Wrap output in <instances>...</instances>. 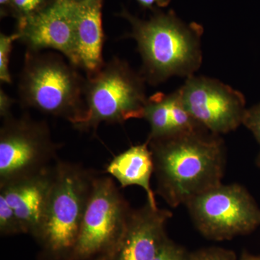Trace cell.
<instances>
[{
	"mask_svg": "<svg viewBox=\"0 0 260 260\" xmlns=\"http://www.w3.org/2000/svg\"><path fill=\"white\" fill-rule=\"evenodd\" d=\"M16 32L27 51H59L77 68L73 0H56L39 14L17 23Z\"/></svg>",
	"mask_w": 260,
	"mask_h": 260,
	"instance_id": "30bf717a",
	"label": "cell"
},
{
	"mask_svg": "<svg viewBox=\"0 0 260 260\" xmlns=\"http://www.w3.org/2000/svg\"><path fill=\"white\" fill-rule=\"evenodd\" d=\"M256 164H257L258 167L260 168V153L259 155L257 156V158H256Z\"/></svg>",
	"mask_w": 260,
	"mask_h": 260,
	"instance_id": "484cf974",
	"label": "cell"
},
{
	"mask_svg": "<svg viewBox=\"0 0 260 260\" xmlns=\"http://www.w3.org/2000/svg\"><path fill=\"white\" fill-rule=\"evenodd\" d=\"M239 260H256V256L251 255L246 251H244Z\"/></svg>",
	"mask_w": 260,
	"mask_h": 260,
	"instance_id": "d4e9b609",
	"label": "cell"
},
{
	"mask_svg": "<svg viewBox=\"0 0 260 260\" xmlns=\"http://www.w3.org/2000/svg\"><path fill=\"white\" fill-rule=\"evenodd\" d=\"M19 35L16 32L12 35L0 34V80L1 83L11 84L12 78L10 72V59L13 42L18 41Z\"/></svg>",
	"mask_w": 260,
	"mask_h": 260,
	"instance_id": "ac0fdd59",
	"label": "cell"
},
{
	"mask_svg": "<svg viewBox=\"0 0 260 260\" xmlns=\"http://www.w3.org/2000/svg\"><path fill=\"white\" fill-rule=\"evenodd\" d=\"M51 167L0 186V193L16 214L24 234L37 239L54 181Z\"/></svg>",
	"mask_w": 260,
	"mask_h": 260,
	"instance_id": "7c38bea8",
	"label": "cell"
},
{
	"mask_svg": "<svg viewBox=\"0 0 260 260\" xmlns=\"http://www.w3.org/2000/svg\"><path fill=\"white\" fill-rule=\"evenodd\" d=\"M14 102V99H11L8 94L5 93L4 90L1 89L0 90V116L3 118V119L13 115L11 114V107Z\"/></svg>",
	"mask_w": 260,
	"mask_h": 260,
	"instance_id": "7402d4cb",
	"label": "cell"
},
{
	"mask_svg": "<svg viewBox=\"0 0 260 260\" xmlns=\"http://www.w3.org/2000/svg\"><path fill=\"white\" fill-rule=\"evenodd\" d=\"M96 260H106V259H96Z\"/></svg>",
	"mask_w": 260,
	"mask_h": 260,
	"instance_id": "83f0119b",
	"label": "cell"
},
{
	"mask_svg": "<svg viewBox=\"0 0 260 260\" xmlns=\"http://www.w3.org/2000/svg\"><path fill=\"white\" fill-rule=\"evenodd\" d=\"M171 103L172 93H157L148 98L143 116L150 127L147 140L170 134Z\"/></svg>",
	"mask_w": 260,
	"mask_h": 260,
	"instance_id": "9a60e30c",
	"label": "cell"
},
{
	"mask_svg": "<svg viewBox=\"0 0 260 260\" xmlns=\"http://www.w3.org/2000/svg\"><path fill=\"white\" fill-rule=\"evenodd\" d=\"M143 8L150 10H155V6L158 8L167 7L171 0H136Z\"/></svg>",
	"mask_w": 260,
	"mask_h": 260,
	"instance_id": "603a6c76",
	"label": "cell"
},
{
	"mask_svg": "<svg viewBox=\"0 0 260 260\" xmlns=\"http://www.w3.org/2000/svg\"><path fill=\"white\" fill-rule=\"evenodd\" d=\"M12 0H0L1 16L5 17L10 14Z\"/></svg>",
	"mask_w": 260,
	"mask_h": 260,
	"instance_id": "cb8c5ba5",
	"label": "cell"
},
{
	"mask_svg": "<svg viewBox=\"0 0 260 260\" xmlns=\"http://www.w3.org/2000/svg\"><path fill=\"white\" fill-rule=\"evenodd\" d=\"M56 0H12L10 14L17 23L32 18L51 6Z\"/></svg>",
	"mask_w": 260,
	"mask_h": 260,
	"instance_id": "2e32d148",
	"label": "cell"
},
{
	"mask_svg": "<svg viewBox=\"0 0 260 260\" xmlns=\"http://www.w3.org/2000/svg\"><path fill=\"white\" fill-rule=\"evenodd\" d=\"M178 90L186 111L211 133L227 134L242 124L245 99L229 85L213 78L192 75Z\"/></svg>",
	"mask_w": 260,
	"mask_h": 260,
	"instance_id": "9c48e42d",
	"label": "cell"
},
{
	"mask_svg": "<svg viewBox=\"0 0 260 260\" xmlns=\"http://www.w3.org/2000/svg\"><path fill=\"white\" fill-rule=\"evenodd\" d=\"M0 234L2 236H13L24 234L14 210L8 200L0 193Z\"/></svg>",
	"mask_w": 260,
	"mask_h": 260,
	"instance_id": "e0dca14e",
	"label": "cell"
},
{
	"mask_svg": "<svg viewBox=\"0 0 260 260\" xmlns=\"http://www.w3.org/2000/svg\"><path fill=\"white\" fill-rule=\"evenodd\" d=\"M188 253L185 249L166 238L153 260H186Z\"/></svg>",
	"mask_w": 260,
	"mask_h": 260,
	"instance_id": "ffe728a7",
	"label": "cell"
},
{
	"mask_svg": "<svg viewBox=\"0 0 260 260\" xmlns=\"http://www.w3.org/2000/svg\"><path fill=\"white\" fill-rule=\"evenodd\" d=\"M73 6L77 68L90 76L104 64L103 0H73Z\"/></svg>",
	"mask_w": 260,
	"mask_h": 260,
	"instance_id": "4fadbf2b",
	"label": "cell"
},
{
	"mask_svg": "<svg viewBox=\"0 0 260 260\" xmlns=\"http://www.w3.org/2000/svg\"><path fill=\"white\" fill-rule=\"evenodd\" d=\"M186 260H238L237 254L230 249L208 247L188 253Z\"/></svg>",
	"mask_w": 260,
	"mask_h": 260,
	"instance_id": "d6986e66",
	"label": "cell"
},
{
	"mask_svg": "<svg viewBox=\"0 0 260 260\" xmlns=\"http://www.w3.org/2000/svg\"><path fill=\"white\" fill-rule=\"evenodd\" d=\"M60 148L45 121L5 118L0 129V186L51 167Z\"/></svg>",
	"mask_w": 260,
	"mask_h": 260,
	"instance_id": "ba28073f",
	"label": "cell"
},
{
	"mask_svg": "<svg viewBox=\"0 0 260 260\" xmlns=\"http://www.w3.org/2000/svg\"><path fill=\"white\" fill-rule=\"evenodd\" d=\"M242 124L250 130L260 145V103L246 109Z\"/></svg>",
	"mask_w": 260,
	"mask_h": 260,
	"instance_id": "44dd1931",
	"label": "cell"
},
{
	"mask_svg": "<svg viewBox=\"0 0 260 260\" xmlns=\"http://www.w3.org/2000/svg\"><path fill=\"white\" fill-rule=\"evenodd\" d=\"M153 11L149 20L137 18L125 9L119 14L131 25L126 38L134 39L138 45L143 61L140 73L153 85L173 76H192L203 59V27L184 23L173 10Z\"/></svg>",
	"mask_w": 260,
	"mask_h": 260,
	"instance_id": "7a4b0ae2",
	"label": "cell"
},
{
	"mask_svg": "<svg viewBox=\"0 0 260 260\" xmlns=\"http://www.w3.org/2000/svg\"><path fill=\"white\" fill-rule=\"evenodd\" d=\"M146 142L153 155L156 193L169 206L186 205L222 184L225 148L220 135L200 128Z\"/></svg>",
	"mask_w": 260,
	"mask_h": 260,
	"instance_id": "6da1fadb",
	"label": "cell"
},
{
	"mask_svg": "<svg viewBox=\"0 0 260 260\" xmlns=\"http://www.w3.org/2000/svg\"><path fill=\"white\" fill-rule=\"evenodd\" d=\"M85 78L78 68L54 53L27 51L18 83L20 104L73 124L85 117Z\"/></svg>",
	"mask_w": 260,
	"mask_h": 260,
	"instance_id": "277c9868",
	"label": "cell"
},
{
	"mask_svg": "<svg viewBox=\"0 0 260 260\" xmlns=\"http://www.w3.org/2000/svg\"><path fill=\"white\" fill-rule=\"evenodd\" d=\"M106 172L117 180L121 188L138 186L143 188L148 203L154 208H158L150 179L154 174L151 150L147 142L133 145L116 155L108 164Z\"/></svg>",
	"mask_w": 260,
	"mask_h": 260,
	"instance_id": "5bb4252c",
	"label": "cell"
},
{
	"mask_svg": "<svg viewBox=\"0 0 260 260\" xmlns=\"http://www.w3.org/2000/svg\"><path fill=\"white\" fill-rule=\"evenodd\" d=\"M132 208L112 178H95L71 260L106 259L122 237Z\"/></svg>",
	"mask_w": 260,
	"mask_h": 260,
	"instance_id": "8992f818",
	"label": "cell"
},
{
	"mask_svg": "<svg viewBox=\"0 0 260 260\" xmlns=\"http://www.w3.org/2000/svg\"><path fill=\"white\" fill-rule=\"evenodd\" d=\"M42 226L39 260H71L96 176L79 164L57 160Z\"/></svg>",
	"mask_w": 260,
	"mask_h": 260,
	"instance_id": "3957f363",
	"label": "cell"
},
{
	"mask_svg": "<svg viewBox=\"0 0 260 260\" xmlns=\"http://www.w3.org/2000/svg\"><path fill=\"white\" fill-rule=\"evenodd\" d=\"M145 80L126 61L118 57L104 63L96 73L85 78L83 120L74 126L96 133L102 123L121 124L132 119H143L148 98Z\"/></svg>",
	"mask_w": 260,
	"mask_h": 260,
	"instance_id": "5b68a950",
	"label": "cell"
},
{
	"mask_svg": "<svg viewBox=\"0 0 260 260\" xmlns=\"http://www.w3.org/2000/svg\"><path fill=\"white\" fill-rule=\"evenodd\" d=\"M172 213L154 208L148 202L132 210L121 240L106 260H153L167 237L166 226Z\"/></svg>",
	"mask_w": 260,
	"mask_h": 260,
	"instance_id": "8fae6325",
	"label": "cell"
},
{
	"mask_svg": "<svg viewBox=\"0 0 260 260\" xmlns=\"http://www.w3.org/2000/svg\"><path fill=\"white\" fill-rule=\"evenodd\" d=\"M256 260H260V256H256Z\"/></svg>",
	"mask_w": 260,
	"mask_h": 260,
	"instance_id": "4316f807",
	"label": "cell"
},
{
	"mask_svg": "<svg viewBox=\"0 0 260 260\" xmlns=\"http://www.w3.org/2000/svg\"><path fill=\"white\" fill-rule=\"evenodd\" d=\"M185 205L195 227L211 240H229L260 225V208L240 184H219Z\"/></svg>",
	"mask_w": 260,
	"mask_h": 260,
	"instance_id": "52a82bcc",
	"label": "cell"
}]
</instances>
